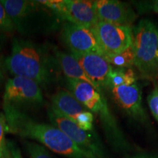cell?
<instances>
[{
    "label": "cell",
    "instance_id": "9a60e30c",
    "mask_svg": "<svg viewBox=\"0 0 158 158\" xmlns=\"http://www.w3.org/2000/svg\"><path fill=\"white\" fill-rule=\"evenodd\" d=\"M54 57L57 65L67 78L84 81L92 85L96 89L92 81L85 73L78 60L72 54H68L63 51L56 50L54 51Z\"/></svg>",
    "mask_w": 158,
    "mask_h": 158
},
{
    "label": "cell",
    "instance_id": "d4e9b609",
    "mask_svg": "<svg viewBox=\"0 0 158 158\" xmlns=\"http://www.w3.org/2000/svg\"><path fill=\"white\" fill-rule=\"evenodd\" d=\"M152 8H153L154 10L156 12V13H158V0H157V1L154 2Z\"/></svg>",
    "mask_w": 158,
    "mask_h": 158
},
{
    "label": "cell",
    "instance_id": "277c9868",
    "mask_svg": "<svg viewBox=\"0 0 158 158\" xmlns=\"http://www.w3.org/2000/svg\"><path fill=\"white\" fill-rule=\"evenodd\" d=\"M134 65L143 78H158V27L149 19H142L133 29Z\"/></svg>",
    "mask_w": 158,
    "mask_h": 158
},
{
    "label": "cell",
    "instance_id": "ba28073f",
    "mask_svg": "<svg viewBox=\"0 0 158 158\" xmlns=\"http://www.w3.org/2000/svg\"><path fill=\"white\" fill-rule=\"evenodd\" d=\"M48 116L53 125L68 135L81 149L97 158H105L100 144L92 134L81 129L76 122L62 115L52 108L48 110Z\"/></svg>",
    "mask_w": 158,
    "mask_h": 158
},
{
    "label": "cell",
    "instance_id": "3957f363",
    "mask_svg": "<svg viewBox=\"0 0 158 158\" xmlns=\"http://www.w3.org/2000/svg\"><path fill=\"white\" fill-rule=\"evenodd\" d=\"M15 29L30 36L48 32L57 26L56 15L38 1L1 0Z\"/></svg>",
    "mask_w": 158,
    "mask_h": 158
},
{
    "label": "cell",
    "instance_id": "7402d4cb",
    "mask_svg": "<svg viewBox=\"0 0 158 158\" xmlns=\"http://www.w3.org/2000/svg\"><path fill=\"white\" fill-rule=\"evenodd\" d=\"M6 132H7V130L5 116L0 115V157L3 155L7 147V141L5 138Z\"/></svg>",
    "mask_w": 158,
    "mask_h": 158
},
{
    "label": "cell",
    "instance_id": "44dd1931",
    "mask_svg": "<svg viewBox=\"0 0 158 158\" xmlns=\"http://www.w3.org/2000/svg\"><path fill=\"white\" fill-rule=\"evenodd\" d=\"M147 102L152 114L158 122V84H155L152 91L148 95Z\"/></svg>",
    "mask_w": 158,
    "mask_h": 158
},
{
    "label": "cell",
    "instance_id": "5bb4252c",
    "mask_svg": "<svg viewBox=\"0 0 158 158\" xmlns=\"http://www.w3.org/2000/svg\"><path fill=\"white\" fill-rule=\"evenodd\" d=\"M51 108L73 121L81 113L87 110L68 90H60L52 96Z\"/></svg>",
    "mask_w": 158,
    "mask_h": 158
},
{
    "label": "cell",
    "instance_id": "6da1fadb",
    "mask_svg": "<svg viewBox=\"0 0 158 158\" xmlns=\"http://www.w3.org/2000/svg\"><path fill=\"white\" fill-rule=\"evenodd\" d=\"M3 108L8 133L35 140L55 153L68 158H97L81 149L53 124L36 122L21 108L11 105L3 104Z\"/></svg>",
    "mask_w": 158,
    "mask_h": 158
},
{
    "label": "cell",
    "instance_id": "83f0119b",
    "mask_svg": "<svg viewBox=\"0 0 158 158\" xmlns=\"http://www.w3.org/2000/svg\"><path fill=\"white\" fill-rule=\"evenodd\" d=\"M157 59H158V50H157Z\"/></svg>",
    "mask_w": 158,
    "mask_h": 158
},
{
    "label": "cell",
    "instance_id": "30bf717a",
    "mask_svg": "<svg viewBox=\"0 0 158 158\" xmlns=\"http://www.w3.org/2000/svg\"><path fill=\"white\" fill-rule=\"evenodd\" d=\"M72 54L78 60L97 90L102 91V88L108 87L110 74L113 68L106 56L96 53Z\"/></svg>",
    "mask_w": 158,
    "mask_h": 158
},
{
    "label": "cell",
    "instance_id": "5b68a950",
    "mask_svg": "<svg viewBox=\"0 0 158 158\" xmlns=\"http://www.w3.org/2000/svg\"><path fill=\"white\" fill-rule=\"evenodd\" d=\"M38 2L50 9L59 19L68 23L93 28L99 21L95 1L45 0Z\"/></svg>",
    "mask_w": 158,
    "mask_h": 158
},
{
    "label": "cell",
    "instance_id": "cb8c5ba5",
    "mask_svg": "<svg viewBox=\"0 0 158 158\" xmlns=\"http://www.w3.org/2000/svg\"><path fill=\"white\" fill-rule=\"evenodd\" d=\"M130 158H158V156L150 155H138Z\"/></svg>",
    "mask_w": 158,
    "mask_h": 158
},
{
    "label": "cell",
    "instance_id": "4316f807",
    "mask_svg": "<svg viewBox=\"0 0 158 158\" xmlns=\"http://www.w3.org/2000/svg\"><path fill=\"white\" fill-rule=\"evenodd\" d=\"M2 45V38H1V35H0V48H1Z\"/></svg>",
    "mask_w": 158,
    "mask_h": 158
},
{
    "label": "cell",
    "instance_id": "9c48e42d",
    "mask_svg": "<svg viewBox=\"0 0 158 158\" xmlns=\"http://www.w3.org/2000/svg\"><path fill=\"white\" fill-rule=\"evenodd\" d=\"M62 38L72 54L96 53L104 56L93 28L67 22L63 25Z\"/></svg>",
    "mask_w": 158,
    "mask_h": 158
},
{
    "label": "cell",
    "instance_id": "8fae6325",
    "mask_svg": "<svg viewBox=\"0 0 158 158\" xmlns=\"http://www.w3.org/2000/svg\"><path fill=\"white\" fill-rule=\"evenodd\" d=\"M98 20L113 24L131 27L135 21V11L127 4L116 0L95 1Z\"/></svg>",
    "mask_w": 158,
    "mask_h": 158
},
{
    "label": "cell",
    "instance_id": "484cf974",
    "mask_svg": "<svg viewBox=\"0 0 158 158\" xmlns=\"http://www.w3.org/2000/svg\"><path fill=\"white\" fill-rule=\"evenodd\" d=\"M2 78V73L1 68H0V81H1Z\"/></svg>",
    "mask_w": 158,
    "mask_h": 158
},
{
    "label": "cell",
    "instance_id": "4fadbf2b",
    "mask_svg": "<svg viewBox=\"0 0 158 158\" xmlns=\"http://www.w3.org/2000/svg\"><path fill=\"white\" fill-rule=\"evenodd\" d=\"M69 90L86 109L99 113L106 102L102 91H98L92 85L84 81L67 78Z\"/></svg>",
    "mask_w": 158,
    "mask_h": 158
},
{
    "label": "cell",
    "instance_id": "7a4b0ae2",
    "mask_svg": "<svg viewBox=\"0 0 158 158\" xmlns=\"http://www.w3.org/2000/svg\"><path fill=\"white\" fill-rule=\"evenodd\" d=\"M5 63L13 76L31 79L43 86L54 81L57 64L44 46L22 38L13 40L11 54Z\"/></svg>",
    "mask_w": 158,
    "mask_h": 158
},
{
    "label": "cell",
    "instance_id": "e0dca14e",
    "mask_svg": "<svg viewBox=\"0 0 158 158\" xmlns=\"http://www.w3.org/2000/svg\"><path fill=\"white\" fill-rule=\"evenodd\" d=\"M106 57L110 64L116 67V68H130L135 63V53L133 45H130L119 54Z\"/></svg>",
    "mask_w": 158,
    "mask_h": 158
},
{
    "label": "cell",
    "instance_id": "ac0fdd59",
    "mask_svg": "<svg viewBox=\"0 0 158 158\" xmlns=\"http://www.w3.org/2000/svg\"><path fill=\"white\" fill-rule=\"evenodd\" d=\"M24 147L29 158H54L42 145L31 141H25Z\"/></svg>",
    "mask_w": 158,
    "mask_h": 158
},
{
    "label": "cell",
    "instance_id": "7c38bea8",
    "mask_svg": "<svg viewBox=\"0 0 158 158\" xmlns=\"http://www.w3.org/2000/svg\"><path fill=\"white\" fill-rule=\"evenodd\" d=\"M116 102L128 115L140 122H146L147 115L142 106V91L137 82L111 89Z\"/></svg>",
    "mask_w": 158,
    "mask_h": 158
},
{
    "label": "cell",
    "instance_id": "2e32d148",
    "mask_svg": "<svg viewBox=\"0 0 158 158\" xmlns=\"http://www.w3.org/2000/svg\"><path fill=\"white\" fill-rule=\"evenodd\" d=\"M136 83L135 73L130 68L112 69L109 77L108 88L112 89L123 85H132Z\"/></svg>",
    "mask_w": 158,
    "mask_h": 158
},
{
    "label": "cell",
    "instance_id": "603a6c76",
    "mask_svg": "<svg viewBox=\"0 0 158 158\" xmlns=\"http://www.w3.org/2000/svg\"><path fill=\"white\" fill-rule=\"evenodd\" d=\"M0 158H22V156L17 146L13 142L7 141L5 152Z\"/></svg>",
    "mask_w": 158,
    "mask_h": 158
},
{
    "label": "cell",
    "instance_id": "52a82bcc",
    "mask_svg": "<svg viewBox=\"0 0 158 158\" xmlns=\"http://www.w3.org/2000/svg\"><path fill=\"white\" fill-rule=\"evenodd\" d=\"M43 102L40 86L31 79L14 76L6 83L3 104L19 107L21 106H35Z\"/></svg>",
    "mask_w": 158,
    "mask_h": 158
},
{
    "label": "cell",
    "instance_id": "8992f818",
    "mask_svg": "<svg viewBox=\"0 0 158 158\" xmlns=\"http://www.w3.org/2000/svg\"><path fill=\"white\" fill-rule=\"evenodd\" d=\"M93 29L105 56L119 54L133 43V29L130 27L99 21Z\"/></svg>",
    "mask_w": 158,
    "mask_h": 158
},
{
    "label": "cell",
    "instance_id": "d6986e66",
    "mask_svg": "<svg viewBox=\"0 0 158 158\" xmlns=\"http://www.w3.org/2000/svg\"><path fill=\"white\" fill-rule=\"evenodd\" d=\"M94 116L91 111L86 110L77 116L75 122L85 131H91L93 129Z\"/></svg>",
    "mask_w": 158,
    "mask_h": 158
},
{
    "label": "cell",
    "instance_id": "ffe728a7",
    "mask_svg": "<svg viewBox=\"0 0 158 158\" xmlns=\"http://www.w3.org/2000/svg\"><path fill=\"white\" fill-rule=\"evenodd\" d=\"M15 29L13 21L0 1V32H11Z\"/></svg>",
    "mask_w": 158,
    "mask_h": 158
}]
</instances>
